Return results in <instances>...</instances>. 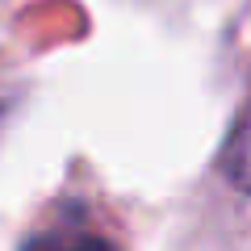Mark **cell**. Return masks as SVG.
Masks as SVG:
<instances>
[{"label":"cell","instance_id":"cell-1","mask_svg":"<svg viewBox=\"0 0 251 251\" xmlns=\"http://www.w3.org/2000/svg\"><path fill=\"white\" fill-rule=\"evenodd\" d=\"M21 251H117V243L109 234H100L92 222H84V214L67 209L50 226L29 234Z\"/></svg>","mask_w":251,"mask_h":251}]
</instances>
